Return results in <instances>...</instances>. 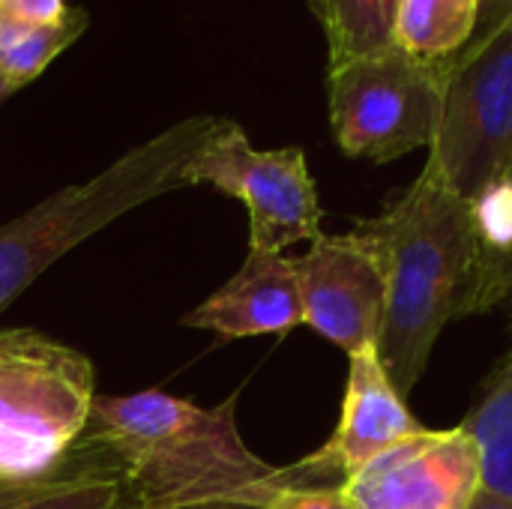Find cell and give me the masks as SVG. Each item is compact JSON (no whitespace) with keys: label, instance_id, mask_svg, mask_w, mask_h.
Listing matches in <instances>:
<instances>
[{"label":"cell","instance_id":"obj_7","mask_svg":"<svg viewBox=\"0 0 512 509\" xmlns=\"http://www.w3.org/2000/svg\"><path fill=\"white\" fill-rule=\"evenodd\" d=\"M183 183H210L240 198L249 210V249L285 252L321 237L318 189L300 147L258 150L234 120L216 123L201 150L186 162Z\"/></svg>","mask_w":512,"mask_h":509},{"label":"cell","instance_id":"obj_11","mask_svg":"<svg viewBox=\"0 0 512 509\" xmlns=\"http://www.w3.org/2000/svg\"><path fill=\"white\" fill-rule=\"evenodd\" d=\"M183 324L213 330L225 339L291 333L297 324H303L294 258H285L282 252L249 249L237 276L198 309H192Z\"/></svg>","mask_w":512,"mask_h":509},{"label":"cell","instance_id":"obj_5","mask_svg":"<svg viewBox=\"0 0 512 509\" xmlns=\"http://www.w3.org/2000/svg\"><path fill=\"white\" fill-rule=\"evenodd\" d=\"M447 60L399 45L330 66V123L345 156L393 162L432 147L444 111Z\"/></svg>","mask_w":512,"mask_h":509},{"label":"cell","instance_id":"obj_21","mask_svg":"<svg viewBox=\"0 0 512 509\" xmlns=\"http://www.w3.org/2000/svg\"><path fill=\"white\" fill-rule=\"evenodd\" d=\"M512 15V0H480V9H477V30H474V39L498 30L507 18Z\"/></svg>","mask_w":512,"mask_h":509},{"label":"cell","instance_id":"obj_3","mask_svg":"<svg viewBox=\"0 0 512 509\" xmlns=\"http://www.w3.org/2000/svg\"><path fill=\"white\" fill-rule=\"evenodd\" d=\"M219 117H189L132 147L87 183L66 186L21 219L0 228V312L60 255L129 213L132 207L183 189V168L216 129Z\"/></svg>","mask_w":512,"mask_h":509},{"label":"cell","instance_id":"obj_13","mask_svg":"<svg viewBox=\"0 0 512 509\" xmlns=\"http://www.w3.org/2000/svg\"><path fill=\"white\" fill-rule=\"evenodd\" d=\"M480 0H402L393 42L423 60L456 57L477 30Z\"/></svg>","mask_w":512,"mask_h":509},{"label":"cell","instance_id":"obj_9","mask_svg":"<svg viewBox=\"0 0 512 509\" xmlns=\"http://www.w3.org/2000/svg\"><path fill=\"white\" fill-rule=\"evenodd\" d=\"M303 324L342 348L348 357L378 345L387 315V282L375 252L351 231L312 240L294 258Z\"/></svg>","mask_w":512,"mask_h":509},{"label":"cell","instance_id":"obj_22","mask_svg":"<svg viewBox=\"0 0 512 509\" xmlns=\"http://www.w3.org/2000/svg\"><path fill=\"white\" fill-rule=\"evenodd\" d=\"M141 509V507H129ZM153 509H267L255 501H204V504H180V507H153Z\"/></svg>","mask_w":512,"mask_h":509},{"label":"cell","instance_id":"obj_12","mask_svg":"<svg viewBox=\"0 0 512 509\" xmlns=\"http://www.w3.org/2000/svg\"><path fill=\"white\" fill-rule=\"evenodd\" d=\"M480 447L483 486L512 501V354L483 384L471 414L462 423Z\"/></svg>","mask_w":512,"mask_h":509},{"label":"cell","instance_id":"obj_2","mask_svg":"<svg viewBox=\"0 0 512 509\" xmlns=\"http://www.w3.org/2000/svg\"><path fill=\"white\" fill-rule=\"evenodd\" d=\"M237 396L198 408L162 390L96 396L81 438L105 447L123 474L120 509L180 507L204 501H255L297 486L291 468H273L240 438Z\"/></svg>","mask_w":512,"mask_h":509},{"label":"cell","instance_id":"obj_15","mask_svg":"<svg viewBox=\"0 0 512 509\" xmlns=\"http://www.w3.org/2000/svg\"><path fill=\"white\" fill-rule=\"evenodd\" d=\"M87 27V12L72 9L60 24L0 21V75L18 90L33 81Z\"/></svg>","mask_w":512,"mask_h":509},{"label":"cell","instance_id":"obj_17","mask_svg":"<svg viewBox=\"0 0 512 509\" xmlns=\"http://www.w3.org/2000/svg\"><path fill=\"white\" fill-rule=\"evenodd\" d=\"M108 459H111V453L105 447L81 438L78 447L57 468H51V471H45L39 477H6V474H0V509H12L18 507V504H27L33 498L45 495L48 489L66 483V480H72L78 474H87V471H93L99 465H105Z\"/></svg>","mask_w":512,"mask_h":509},{"label":"cell","instance_id":"obj_24","mask_svg":"<svg viewBox=\"0 0 512 509\" xmlns=\"http://www.w3.org/2000/svg\"><path fill=\"white\" fill-rule=\"evenodd\" d=\"M12 90H15V87H12V84H9V81H6V78L0 75V102H3V99H6V96L12 93Z\"/></svg>","mask_w":512,"mask_h":509},{"label":"cell","instance_id":"obj_20","mask_svg":"<svg viewBox=\"0 0 512 509\" xmlns=\"http://www.w3.org/2000/svg\"><path fill=\"white\" fill-rule=\"evenodd\" d=\"M512 177V171L507 174ZM495 306H507V315H510V333H512V261L489 282L486 294H483V303H480V312H489Z\"/></svg>","mask_w":512,"mask_h":509},{"label":"cell","instance_id":"obj_23","mask_svg":"<svg viewBox=\"0 0 512 509\" xmlns=\"http://www.w3.org/2000/svg\"><path fill=\"white\" fill-rule=\"evenodd\" d=\"M468 509H512L510 498H504V495H498V492H492V489H480L477 492V498H474V504Z\"/></svg>","mask_w":512,"mask_h":509},{"label":"cell","instance_id":"obj_14","mask_svg":"<svg viewBox=\"0 0 512 509\" xmlns=\"http://www.w3.org/2000/svg\"><path fill=\"white\" fill-rule=\"evenodd\" d=\"M327 45L330 66L387 51L396 36V15L402 0H309Z\"/></svg>","mask_w":512,"mask_h":509},{"label":"cell","instance_id":"obj_16","mask_svg":"<svg viewBox=\"0 0 512 509\" xmlns=\"http://www.w3.org/2000/svg\"><path fill=\"white\" fill-rule=\"evenodd\" d=\"M123 504V474L117 459L111 456L105 465L78 474L45 495L18 504L12 509H120Z\"/></svg>","mask_w":512,"mask_h":509},{"label":"cell","instance_id":"obj_4","mask_svg":"<svg viewBox=\"0 0 512 509\" xmlns=\"http://www.w3.org/2000/svg\"><path fill=\"white\" fill-rule=\"evenodd\" d=\"M93 399L84 354L36 330H0V474L57 468L78 447Z\"/></svg>","mask_w":512,"mask_h":509},{"label":"cell","instance_id":"obj_8","mask_svg":"<svg viewBox=\"0 0 512 509\" xmlns=\"http://www.w3.org/2000/svg\"><path fill=\"white\" fill-rule=\"evenodd\" d=\"M342 486L357 509H468L483 489V459L465 426L420 429Z\"/></svg>","mask_w":512,"mask_h":509},{"label":"cell","instance_id":"obj_19","mask_svg":"<svg viewBox=\"0 0 512 509\" xmlns=\"http://www.w3.org/2000/svg\"><path fill=\"white\" fill-rule=\"evenodd\" d=\"M66 0H0V21L18 24H60L69 18Z\"/></svg>","mask_w":512,"mask_h":509},{"label":"cell","instance_id":"obj_1","mask_svg":"<svg viewBox=\"0 0 512 509\" xmlns=\"http://www.w3.org/2000/svg\"><path fill=\"white\" fill-rule=\"evenodd\" d=\"M354 234L384 270L387 315L378 357L408 399L441 330L471 315L480 270L474 210L432 168H423L405 192L387 201L384 213L360 222Z\"/></svg>","mask_w":512,"mask_h":509},{"label":"cell","instance_id":"obj_6","mask_svg":"<svg viewBox=\"0 0 512 509\" xmlns=\"http://www.w3.org/2000/svg\"><path fill=\"white\" fill-rule=\"evenodd\" d=\"M429 150L426 168L465 201L512 171V15L447 60L444 111Z\"/></svg>","mask_w":512,"mask_h":509},{"label":"cell","instance_id":"obj_25","mask_svg":"<svg viewBox=\"0 0 512 509\" xmlns=\"http://www.w3.org/2000/svg\"><path fill=\"white\" fill-rule=\"evenodd\" d=\"M510 354H512V345H510Z\"/></svg>","mask_w":512,"mask_h":509},{"label":"cell","instance_id":"obj_10","mask_svg":"<svg viewBox=\"0 0 512 509\" xmlns=\"http://www.w3.org/2000/svg\"><path fill=\"white\" fill-rule=\"evenodd\" d=\"M348 381L342 399V417L333 438L300 465H294L297 486H327L324 480H351L384 450L417 435L420 426L408 411L405 396L387 375L378 345L348 357Z\"/></svg>","mask_w":512,"mask_h":509},{"label":"cell","instance_id":"obj_18","mask_svg":"<svg viewBox=\"0 0 512 509\" xmlns=\"http://www.w3.org/2000/svg\"><path fill=\"white\" fill-rule=\"evenodd\" d=\"M267 509H357L345 486H285L279 489Z\"/></svg>","mask_w":512,"mask_h":509}]
</instances>
